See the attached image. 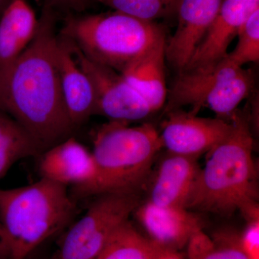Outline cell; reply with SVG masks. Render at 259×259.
Listing matches in <instances>:
<instances>
[{
    "label": "cell",
    "mask_w": 259,
    "mask_h": 259,
    "mask_svg": "<svg viewBox=\"0 0 259 259\" xmlns=\"http://www.w3.org/2000/svg\"><path fill=\"white\" fill-rule=\"evenodd\" d=\"M258 10L259 0H223L214 21L184 70L211 64L226 57L232 40Z\"/></svg>",
    "instance_id": "12"
},
{
    "label": "cell",
    "mask_w": 259,
    "mask_h": 259,
    "mask_svg": "<svg viewBox=\"0 0 259 259\" xmlns=\"http://www.w3.org/2000/svg\"><path fill=\"white\" fill-rule=\"evenodd\" d=\"M38 171L41 178L71 187L76 200L86 198L96 179L93 153L72 136L40 153Z\"/></svg>",
    "instance_id": "10"
},
{
    "label": "cell",
    "mask_w": 259,
    "mask_h": 259,
    "mask_svg": "<svg viewBox=\"0 0 259 259\" xmlns=\"http://www.w3.org/2000/svg\"><path fill=\"white\" fill-rule=\"evenodd\" d=\"M10 2L11 0H0V17L4 12L5 8L10 4Z\"/></svg>",
    "instance_id": "28"
},
{
    "label": "cell",
    "mask_w": 259,
    "mask_h": 259,
    "mask_svg": "<svg viewBox=\"0 0 259 259\" xmlns=\"http://www.w3.org/2000/svg\"><path fill=\"white\" fill-rule=\"evenodd\" d=\"M151 253V242L128 220L117 228L95 259H150Z\"/></svg>",
    "instance_id": "19"
},
{
    "label": "cell",
    "mask_w": 259,
    "mask_h": 259,
    "mask_svg": "<svg viewBox=\"0 0 259 259\" xmlns=\"http://www.w3.org/2000/svg\"><path fill=\"white\" fill-rule=\"evenodd\" d=\"M115 10L134 18L153 22L175 14L181 0H97Z\"/></svg>",
    "instance_id": "20"
},
{
    "label": "cell",
    "mask_w": 259,
    "mask_h": 259,
    "mask_svg": "<svg viewBox=\"0 0 259 259\" xmlns=\"http://www.w3.org/2000/svg\"><path fill=\"white\" fill-rule=\"evenodd\" d=\"M139 192L97 196L87 212L66 229L49 259H95L141 203Z\"/></svg>",
    "instance_id": "7"
},
{
    "label": "cell",
    "mask_w": 259,
    "mask_h": 259,
    "mask_svg": "<svg viewBox=\"0 0 259 259\" xmlns=\"http://www.w3.org/2000/svg\"><path fill=\"white\" fill-rule=\"evenodd\" d=\"M10 258V248L8 238L0 223V259Z\"/></svg>",
    "instance_id": "27"
},
{
    "label": "cell",
    "mask_w": 259,
    "mask_h": 259,
    "mask_svg": "<svg viewBox=\"0 0 259 259\" xmlns=\"http://www.w3.org/2000/svg\"><path fill=\"white\" fill-rule=\"evenodd\" d=\"M212 238L214 246L200 259H249L242 249L239 235L222 232Z\"/></svg>",
    "instance_id": "22"
},
{
    "label": "cell",
    "mask_w": 259,
    "mask_h": 259,
    "mask_svg": "<svg viewBox=\"0 0 259 259\" xmlns=\"http://www.w3.org/2000/svg\"><path fill=\"white\" fill-rule=\"evenodd\" d=\"M79 212L68 187L41 178L31 185L0 188V223L9 259H26L37 247L66 230Z\"/></svg>",
    "instance_id": "3"
},
{
    "label": "cell",
    "mask_w": 259,
    "mask_h": 259,
    "mask_svg": "<svg viewBox=\"0 0 259 259\" xmlns=\"http://www.w3.org/2000/svg\"><path fill=\"white\" fill-rule=\"evenodd\" d=\"M151 242V241H150ZM151 253L150 259H184L180 252L169 249L151 242Z\"/></svg>",
    "instance_id": "25"
},
{
    "label": "cell",
    "mask_w": 259,
    "mask_h": 259,
    "mask_svg": "<svg viewBox=\"0 0 259 259\" xmlns=\"http://www.w3.org/2000/svg\"><path fill=\"white\" fill-rule=\"evenodd\" d=\"M242 249L249 259H259V219L248 221L244 231L239 235Z\"/></svg>",
    "instance_id": "23"
},
{
    "label": "cell",
    "mask_w": 259,
    "mask_h": 259,
    "mask_svg": "<svg viewBox=\"0 0 259 259\" xmlns=\"http://www.w3.org/2000/svg\"><path fill=\"white\" fill-rule=\"evenodd\" d=\"M57 63L66 110L75 128L95 115L93 83L75 59L67 39L58 36Z\"/></svg>",
    "instance_id": "15"
},
{
    "label": "cell",
    "mask_w": 259,
    "mask_h": 259,
    "mask_svg": "<svg viewBox=\"0 0 259 259\" xmlns=\"http://www.w3.org/2000/svg\"><path fill=\"white\" fill-rule=\"evenodd\" d=\"M110 120L93 136L96 179L87 197L106 193H134L146 185L155 157L163 148L151 123L131 127Z\"/></svg>",
    "instance_id": "4"
},
{
    "label": "cell",
    "mask_w": 259,
    "mask_h": 259,
    "mask_svg": "<svg viewBox=\"0 0 259 259\" xmlns=\"http://www.w3.org/2000/svg\"><path fill=\"white\" fill-rule=\"evenodd\" d=\"M197 160L168 152L150 184L148 202L158 207L187 209L200 171Z\"/></svg>",
    "instance_id": "14"
},
{
    "label": "cell",
    "mask_w": 259,
    "mask_h": 259,
    "mask_svg": "<svg viewBox=\"0 0 259 259\" xmlns=\"http://www.w3.org/2000/svg\"><path fill=\"white\" fill-rule=\"evenodd\" d=\"M37 25L35 13L25 0H11L0 17V72L28 47Z\"/></svg>",
    "instance_id": "17"
},
{
    "label": "cell",
    "mask_w": 259,
    "mask_h": 259,
    "mask_svg": "<svg viewBox=\"0 0 259 259\" xmlns=\"http://www.w3.org/2000/svg\"><path fill=\"white\" fill-rule=\"evenodd\" d=\"M61 34L88 59L119 73L166 38L157 24L118 11L70 17Z\"/></svg>",
    "instance_id": "5"
},
{
    "label": "cell",
    "mask_w": 259,
    "mask_h": 259,
    "mask_svg": "<svg viewBox=\"0 0 259 259\" xmlns=\"http://www.w3.org/2000/svg\"><path fill=\"white\" fill-rule=\"evenodd\" d=\"M54 10L45 5L31 42L0 72V110L31 136L44 152L71 136L57 63Z\"/></svg>",
    "instance_id": "1"
},
{
    "label": "cell",
    "mask_w": 259,
    "mask_h": 259,
    "mask_svg": "<svg viewBox=\"0 0 259 259\" xmlns=\"http://www.w3.org/2000/svg\"><path fill=\"white\" fill-rule=\"evenodd\" d=\"M238 40L234 50L228 54L232 62L243 67L248 63L258 62L259 59V10L248 19L240 29Z\"/></svg>",
    "instance_id": "21"
},
{
    "label": "cell",
    "mask_w": 259,
    "mask_h": 259,
    "mask_svg": "<svg viewBox=\"0 0 259 259\" xmlns=\"http://www.w3.org/2000/svg\"><path fill=\"white\" fill-rule=\"evenodd\" d=\"M223 0H181L178 25L166 42V59L178 72L183 71L214 21Z\"/></svg>",
    "instance_id": "11"
},
{
    "label": "cell",
    "mask_w": 259,
    "mask_h": 259,
    "mask_svg": "<svg viewBox=\"0 0 259 259\" xmlns=\"http://www.w3.org/2000/svg\"><path fill=\"white\" fill-rule=\"evenodd\" d=\"M213 238L206 234L202 228L196 230L187 242V258L188 259H200L207 254L214 246Z\"/></svg>",
    "instance_id": "24"
},
{
    "label": "cell",
    "mask_w": 259,
    "mask_h": 259,
    "mask_svg": "<svg viewBox=\"0 0 259 259\" xmlns=\"http://www.w3.org/2000/svg\"><path fill=\"white\" fill-rule=\"evenodd\" d=\"M69 42L76 62L93 83L95 115L129 123L131 121L144 120L154 113L144 97L120 73L90 60Z\"/></svg>",
    "instance_id": "8"
},
{
    "label": "cell",
    "mask_w": 259,
    "mask_h": 259,
    "mask_svg": "<svg viewBox=\"0 0 259 259\" xmlns=\"http://www.w3.org/2000/svg\"><path fill=\"white\" fill-rule=\"evenodd\" d=\"M166 42V38L162 39L120 73L154 112L163 107L168 93L165 74Z\"/></svg>",
    "instance_id": "16"
},
{
    "label": "cell",
    "mask_w": 259,
    "mask_h": 259,
    "mask_svg": "<svg viewBox=\"0 0 259 259\" xmlns=\"http://www.w3.org/2000/svg\"><path fill=\"white\" fill-rule=\"evenodd\" d=\"M228 120L231 131L208 153L187 209L224 216L240 211L247 221L258 219L257 170L249 117L237 109Z\"/></svg>",
    "instance_id": "2"
},
{
    "label": "cell",
    "mask_w": 259,
    "mask_h": 259,
    "mask_svg": "<svg viewBox=\"0 0 259 259\" xmlns=\"http://www.w3.org/2000/svg\"><path fill=\"white\" fill-rule=\"evenodd\" d=\"M133 214L150 241L177 251L185 248L196 230L202 228L200 218L186 208L158 207L147 201L141 202Z\"/></svg>",
    "instance_id": "13"
},
{
    "label": "cell",
    "mask_w": 259,
    "mask_h": 259,
    "mask_svg": "<svg viewBox=\"0 0 259 259\" xmlns=\"http://www.w3.org/2000/svg\"><path fill=\"white\" fill-rule=\"evenodd\" d=\"M253 88L252 71L232 62L227 54L215 62L179 72L169 92L167 110L190 106L191 113L197 115L205 107L228 120Z\"/></svg>",
    "instance_id": "6"
},
{
    "label": "cell",
    "mask_w": 259,
    "mask_h": 259,
    "mask_svg": "<svg viewBox=\"0 0 259 259\" xmlns=\"http://www.w3.org/2000/svg\"><path fill=\"white\" fill-rule=\"evenodd\" d=\"M231 129L229 120L197 117L176 109L168 111L159 136L168 153L199 158L222 142Z\"/></svg>",
    "instance_id": "9"
},
{
    "label": "cell",
    "mask_w": 259,
    "mask_h": 259,
    "mask_svg": "<svg viewBox=\"0 0 259 259\" xmlns=\"http://www.w3.org/2000/svg\"><path fill=\"white\" fill-rule=\"evenodd\" d=\"M90 0H47L46 5L51 8L55 6L64 7L69 9L81 11L88 5Z\"/></svg>",
    "instance_id": "26"
},
{
    "label": "cell",
    "mask_w": 259,
    "mask_h": 259,
    "mask_svg": "<svg viewBox=\"0 0 259 259\" xmlns=\"http://www.w3.org/2000/svg\"><path fill=\"white\" fill-rule=\"evenodd\" d=\"M42 153L31 136L8 114L0 110V180L17 161Z\"/></svg>",
    "instance_id": "18"
}]
</instances>
